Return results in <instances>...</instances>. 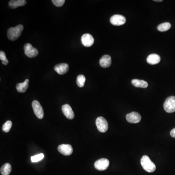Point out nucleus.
<instances>
[{
    "label": "nucleus",
    "instance_id": "6ab92c4d",
    "mask_svg": "<svg viewBox=\"0 0 175 175\" xmlns=\"http://www.w3.org/2000/svg\"><path fill=\"white\" fill-rule=\"evenodd\" d=\"M12 167L9 163H5L1 168L0 172L2 175H9L11 173Z\"/></svg>",
    "mask_w": 175,
    "mask_h": 175
},
{
    "label": "nucleus",
    "instance_id": "412c9836",
    "mask_svg": "<svg viewBox=\"0 0 175 175\" xmlns=\"http://www.w3.org/2000/svg\"><path fill=\"white\" fill-rule=\"evenodd\" d=\"M85 81H86V78L84 75H79L77 78L76 83L79 87L82 88L84 86Z\"/></svg>",
    "mask_w": 175,
    "mask_h": 175
},
{
    "label": "nucleus",
    "instance_id": "1a4fd4ad",
    "mask_svg": "<svg viewBox=\"0 0 175 175\" xmlns=\"http://www.w3.org/2000/svg\"><path fill=\"white\" fill-rule=\"evenodd\" d=\"M58 151L64 156H69L73 152V147L70 144H62L57 148Z\"/></svg>",
    "mask_w": 175,
    "mask_h": 175
},
{
    "label": "nucleus",
    "instance_id": "9b49d317",
    "mask_svg": "<svg viewBox=\"0 0 175 175\" xmlns=\"http://www.w3.org/2000/svg\"><path fill=\"white\" fill-rule=\"evenodd\" d=\"M81 42L82 44L85 47L92 46L94 43V38L89 34H85L81 37Z\"/></svg>",
    "mask_w": 175,
    "mask_h": 175
},
{
    "label": "nucleus",
    "instance_id": "f8f14e48",
    "mask_svg": "<svg viewBox=\"0 0 175 175\" xmlns=\"http://www.w3.org/2000/svg\"><path fill=\"white\" fill-rule=\"evenodd\" d=\"M62 111L63 114L68 119H73L75 117V113L71 107L68 104H65L62 106Z\"/></svg>",
    "mask_w": 175,
    "mask_h": 175
},
{
    "label": "nucleus",
    "instance_id": "7ed1b4c3",
    "mask_svg": "<svg viewBox=\"0 0 175 175\" xmlns=\"http://www.w3.org/2000/svg\"><path fill=\"white\" fill-rule=\"evenodd\" d=\"M163 108L166 112L173 113L175 111V97H168L163 104Z\"/></svg>",
    "mask_w": 175,
    "mask_h": 175
},
{
    "label": "nucleus",
    "instance_id": "9d476101",
    "mask_svg": "<svg viewBox=\"0 0 175 175\" xmlns=\"http://www.w3.org/2000/svg\"><path fill=\"white\" fill-rule=\"evenodd\" d=\"M126 119L129 123L137 124L140 121L142 117L139 113L133 111L126 115Z\"/></svg>",
    "mask_w": 175,
    "mask_h": 175
},
{
    "label": "nucleus",
    "instance_id": "a878e982",
    "mask_svg": "<svg viewBox=\"0 0 175 175\" xmlns=\"http://www.w3.org/2000/svg\"><path fill=\"white\" fill-rule=\"evenodd\" d=\"M170 135L171 137L175 138V128L172 130L170 132Z\"/></svg>",
    "mask_w": 175,
    "mask_h": 175
},
{
    "label": "nucleus",
    "instance_id": "2eb2a0df",
    "mask_svg": "<svg viewBox=\"0 0 175 175\" xmlns=\"http://www.w3.org/2000/svg\"><path fill=\"white\" fill-rule=\"evenodd\" d=\"M147 62L151 65L157 64L161 61V57L159 55L156 54H150L147 57Z\"/></svg>",
    "mask_w": 175,
    "mask_h": 175
},
{
    "label": "nucleus",
    "instance_id": "423d86ee",
    "mask_svg": "<svg viewBox=\"0 0 175 175\" xmlns=\"http://www.w3.org/2000/svg\"><path fill=\"white\" fill-rule=\"evenodd\" d=\"M24 53L26 56L30 58L36 57L38 54V52L36 48L33 47L30 43H26L24 46Z\"/></svg>",
    "mask_w": 175,
    "mask_h": 175
},
{
    "label": "nucleus",
    "instance_id": "6e6552de",
    "mask_svg": "<svg viewBox=\"0 0 175 175\" xmlns=\"http://www.w3.org/2000/svg\"><path fill=\"white\" fill-rule=\"evenodd\" d=\"M111 24L115 26L123 25L126 22L125 17L121 15L116 14L112 16L110 19Z\"/></svg>",
    "mask_w": 175,
    "mask_h": 175
},
{
    "label": "nucleus",
    "instance_id": "4be33fe9",
    "mask_svg": "<svg viewBox=\"0 0 175 175\" xmlns=\"http://www.w3.org/2000/svg\"><path fill=\"white\" fill-rule=\"evenodd\" d=\"M44 157V154L41 153L38 154V155H35V156H32L31 157V160L32 162H37L42 160Z\"/></svg>",
    "mask_w": 175,
    "mask_h": 175
},
{
    "label": "nucleus",
    "instance_id": "39448f33",
    "mask_svg": "<svg viewBox=\"0 0 175 175\" xmlns=\"http://www.w3.org/2000/svg\"><path fill=\"white\" fill-rule=\"evenodd\" d=\"M32 106L36 116L38 119H42L44 116V111L39 102L37 100H34L32 103Z\"/></svg>",
    "mask_w": 175,
    "mask_h": 175
},
{
    "label": "nucleus",
    "instance_id": "393cba45",
    "mask_svg": "<svg viewBox=\"0 0 175 175\" xmlns=\"http://www.w3.org/2000/svg\"><path fill=\"white\" fill-rule=\"evenodd\" d=\"M52 2L57 7H61L64 4L65 0H53Z\"/></svg>",
    "mask_w": 175,
    "mask_h": 175
},
{
    "label": "nucleus",
    "instance_id": "20e7f679",
    "mask_svg": "<svg viewBox=\"0 0 175 175\" xmlns=\"http://www.w3.org/2000/svg\"><path fill=\"white\" fill-rule=\"evenodd\" d=\"M96 125L100 132L105 133L108 129V123L106 119L103 117H99L96 120Z\"/></svg>",
    "mask_w": 175,
    "mask_h": 175
},
{
    "label": "nucleus",
    "instance_id": "f03ea898",
    "mask_svg": "<svg viewBox=\"0 0 175 175\" xmlns=\"http://www.w3.org/2000/svg\"><path fill=\"white\" fill-rule=\"evenodd\" d=\"M140 163L144 170L149 172L152 173L156 170L155 164L152 162L148 156L144 155L140 160Z\"/></svg>",
    "mask_w": 175,
    "mask_h": 175
},
{
    "label": "nucleus",
    "instance_id": "0eeeda50",
    "mask_svg": "<svg viewBox=\"0 0 175 175\" xmlns=\"http://www.w3.org/2000/svg\"><path fill=\"white\" fill-rule=\"evenodd\" d=\"M110 161L107 159L102 158L95 162L94 163L95 168L99 171H104L108 168Z\"/></svg>",
    "mask_w": 175,
    "mask_h": 175
},
{
    "label": "nucleus",
    "instance_id": "aec40b11",
    "mask_svg": "<svg viewBox=\"0 0 175 175\" xmlns=\"http://www.w3.org/2000/svg\"><path fill=\"white\" fill-rule=\"evenodd\" d=\"M171 27V24L168 22H166V23L160 24V25H159L158 26V29L159 31H161V32H165L170 29Z\"/></svg>",
    "mask_w": 175,
    "mask_h": 175
},
{
    "label": "nucleus",
    "instance_id": "ddd939ff",
    "mask_svg": "<svg viewBox=\"0 0 175 175\" xmlns=\"http://www.w3.org/2000/svg\"><path fill=\"white\" fill-rule=\"evenodd\" d=\"M69 66L67 63H61L57 65L54 67V70L59 75H64L69 70Z\"/></svg>",
    "mask_w": 175,
    "mask_h": 175
},
{
    "label": "nucleus",
    "instance_id": "f3484780",
    "mask_svg": "<svg viewBox=\"0 0 175 175\" xmlns=\"http://www.w3.org/2000/svg\"><path fill=\"white\" fill-rule=\"evenodd\" d=\"M26 4L25 0H11L9 2V6L12 9H15L19 6H23Z\"/></svg>",
    "mask_w": 175,
    "mask_h": 175
},
{
    "label": "nucleus",
    "instance_id": "4468645a",
    "mask_svg": "<svg viewBox=\"0 0 175 175\" xmlns=\"http://www.w3.org/2000/svg\"><path fill=\"white\" fill-rule=\"evenodd\" d=\"M99 63L103 68H108L111 64V58L109 55H104L100 59Z\"/></svg>",
    "mask_w": 175,
    "mask_h": 175
},
{
    "label": "nucleus",
    "instance_id": "5701e85b",
    "mask_svg": "<svg viewBox=\"0 0 175 175\" xmlns=\"http://www.w3.org/2000/svg\"><path fill=\"white\" fill-rule=\"evenodd\" d=\"M12 123L11 121H7L2 126V130L5 132H9L12 127Z\"/></svg>",
    "mask_w": 175,
    "mask_h": 175
},
{
    "label": "nucleus",
    "instance_id": "dca6fc26",
    "mask_svg": "<svg viewBox=\"0 0 175 175\" xmlns=\"http://www.w3.org/2000/svg\"><path fill=\"white\" fill-rule=\"evenodd\" d=\"M29 82V79H26L23 83L17 84L16 85V89L18 92L22 93H25L28 88Z\"/></svg>",
    "mask_w": 175,
    "mask_h": 175
},
{
    "label": "nucleus",
    "instance_id": "a211bd4d",
    "mask_svg": "<svg viewBox=\"0 0 175 175\" xmlns=\"http://www.w3.org/2000/svg\"><path fill=\"white\" fill-rule=\"evenodd\" d=\"M132 84L137 88H146L148 87V83L147 81L139 79H133L131 81Z\"/></svg>",
    "mask_w": 175,
    "mask_h": 175
},
{
    "label": "nucleus",
    "instance_id": "b1692460",
    "mask_svg": "<svg viewBox=\"0 0 175 175\" xmlns=\"http://www.w3.org/2000/svg\"><path fill=\"white\" fill-rule=\"evenodd\" d=\"M0 60H1L2 64L7 65L9 63V60L6 57V55L5 53L2 51L0 52Z\"/></svg>",
    "mask_w": 175,
    "mask_h": 175
},
{
    "label": "nucleus",
    "instance_id": "bb28decb",
    "mask_svg": "<svg viewBox=\"0 0 175 175\" xmlns=\"http://www.w3.org/2000/svg\"><path fill=\"white\" fill-rule=\"evenodd\" d=\"M154 1L157 2H162V0H160V1L159 0H155Z\"/></svg>",
    "mask_w": 175,
    "mask_h": 175
},
{
    "label": "nucleus",
    "instance_id": "f257e3e1",
    "mask_svg": "<svg viewBox=\"0 0 175 175\" xmlns=\"http://www.w3.org/2000/svg\"><path fill=\"white\" fill-rule=\"evenodd\" d=\"M23 30L24 26L22 24L17 25L14 27L10 28L7 31V37L10 41H16L20 37Z\"/></svg>",
    "mask_w": 175,
    "mask_h": 175
}]
</instances>
